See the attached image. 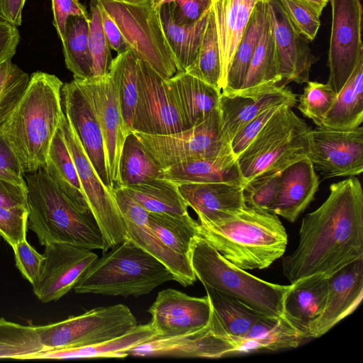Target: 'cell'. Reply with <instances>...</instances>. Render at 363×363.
Masks as SVG:
<instances>
[{
	"label": "cell",
	"mask_w": 363,
	"mask_h": 363,
	"mask_svg": "<svg viewBox=\"0 0 363 363\" xmlns=\"http://www.w3.org/2000/svg\"><path fill=\"white\" fill-rule=\"evenodd\" d=\"M363 259V191L354 177L333 183L322 205L302 220L296 248L282 259L291 284L313 275L330 277Z\"/></svg>",
	"instance_id": "1"
},
{
	"label": "cell",
	"mask_w": 363,
	"mask_h": 363,
	"mask_svg": "<svg viewBox=\"0 0 363 363\" xmlns=\"http://www.w3.org/2000/svg\"><path fill=\"white\" fill-rule=\"evenodd\" d=\"M62 82L55 74L37 71L30 76L21 99L0 127L26 174L43 167L52 139L64 114Z\"/></svg>",
	"instance_id": "2"
},
{
	"label": "cell",
	"mask_w": 363,
	"mask_h": 363,
	"mask_svg": "<svg viewBox=\"0 0 363 363\" xmlns=\"http://www.w3.org/2000/svg\"><path fill=\"white\" fill-rule=\"evenodd\" d=\"M197 221L199 235L240 269L267 268L286 251V231L273 213L245 205L218 220Z\"/></svg>",
	"instance_id": "3"
},
{
	"label": "cell",
	"mask_w": 363,
	"mask_h": 363,
	"mask_svg": "<svg viewBox=\"0 0 363 363\" xmlns=\"http://www.w3.org/2000/svg\"><path fill=\"white\" fill-rule=\"evenodd\" d=\"M28 189V228L41 245L62 242L105 252L101 231L90 208L66 196L43 168L25 175Z\"/></svg>",
	"instance_id": "4"
},
{
	"label": "cell",
	"mask_w": 363,
	"mask_h": 363,
	"mask_svg": "<svg viewBox=\"0 0 363 363\" xmlns=\"http://www.w3.org/2000/svg\"><path fill=\"white\" fill-rule=\"evenodd\" d=\"M172 280L174 277L162 262L127 238L98 257L73 289L77 294L137 297Z\"/></svg>",
	"instance_id": "5"
},
{
	"label": "cell",
	"mask_w": 363,
	"mask_h": 363,
	"mask_svg": "<svg viewBox=\"0 0 363 363\" xmlns=\"http://www.w3.org/2000/svg\"><path fill=\"white\" fill-rule=\"evenodd\" d=\"M189 257L203 286L229 295L262 315L284 316V299L291 284H273L252 275L224 258L199 235L192 242Z\"/></svg>",
	"instance_id": "6"
},
{
	"label": "cell",
	"mask_w": 363,
	"mask_h": 363,
	"mask_svg": "<svg viewBox=\"0 0 363 363\" xmlns=\"http://www.w3.org/2000/svg\"><path fill=\"white\" fill-rule=\"evenodd\" d=\"M283 104L238 157L244 184L268 172H281L307 157L310 130L306 122Z\"/></svg>",
	"instance_id": "7"
},
{
	"label": "cell",
	"mask_w": 363,
	"mask_h": 363,
	"mask_svg": "<svg viewBox=\"0 0 363 363\" xmlns=\"http://www.w3.org/2000/svg\"><path fill=\"white\" fill-rule=\"evenodd\" d=\"M118 26L126 47L163 79L177 72L153 0H97Z\"/></svg>",
	"instance_id": "8"
},
{
	"label": "cell",
	"mask_w": 363,
	"mask_h": 363,
	"mask_svg": "<svg viewBox=\"0 0 363 363\" xmlns=\"http://www.w3.org/2000/svg\"><path fill=\"white\" fill-rule=\"evenodd\" d=\"M138 325L124 304L98 307L60 322L36 326L42 344L48 349L79 347L121 336Z\"/></svg>",
	"instance_id": "9"
},
{
	"label": "cell",
	"mask_w": 363,
	"mask_h": 363,
	"mask_svg": "<svg viewBox=\"0 0 363 363\" xmlns=\"http://www.w3.org/2000/svg\"><path fill=\"white\" fill-rule=\"evenodd\" d=\"M133 132L161 169L188 160L232 152L230 143L223 133L219 106L201 123L176 133Z\"/></svg>",
	"instance_id": "10"
},
{
	"label": "cell",
	"mask_w": 363,
	"mask_h": 363,
	"mask_svg": "<svg viewBox=\"0 0 363 363\" xmlns=\"http://www.w3.org/2000/svg\"><path fill=\"white\" fill-rule=\"evenodd\" d=\"M60 125L85 198L101 231L106 252L128 238L124 220L113 191L101 182L65 114Z\"/></svg>",
	"instance_id": "11"
},
{
	"label": "cell",
	"mask_w": 363,
	"mask_h": 363,
	"mask_svg": "<svg viewBox=\"0 0 363 363\" xmlns=\"http://www.w3.org/2000/svg\"><path fill=\"white\" fill-rule=\"evenodd\" d=\"M329 1L332 7V26L327 83L337 94L363 57L362 6L361 0Z\"/></svg>",
	"instance_id": "12"
},
{
	"label": "cell",
	"mask_w": 363,
	"mask_h": 363,
	"mask_svg": "<svg viewBox=\"0 0 363 363\" xmlns=\"http://www.w3.org/2000/svg\"><path fill=\"white\" fill-rule=\"evenodd\" d=\"M308 155L324 179L354 177L363 172V128L309 130Z\"/></svg>",
	"instance_id": "13"
},
{
	"label": "cell",
	"mask_w": 363,
	"mask_h": 363,
	"mask_svg": "<svg viewBox=\"0 0 363 363\" xmlns=\"http://www.w3.org/2000/svg\"><path fill=\"white\" fill-rule=\"evenodd\" d=\"M164 80L149 65L138 59L137 100L132 131L169 135L186 129L167 92Z\"/></svg>",
	"instance_id": "14"
},
{
	"label": "cell",
	"mask_w": 363,
	"mask_h": 363,
	"mask_svg": "<svg viewBox=\"0 0 363 363\" xmlns=\"http://www.w3.org/2000/svg\"><path fill=\"white\" fill-rule=\"evenodd\" d=\"M39 274L32 284L43 303L56 301L74 289L99 257L91 250L62 242L45 245Z\"/></svg>",
	"instance_id": "15"
},
{
	"label": "cell",
	"mask_w": 363,
	"mask_h": 363,
	"mask_svg": "<svg viewBox=\"0 0 363 363\" xmlns=\"http://www.w3.org/2000/svg\"><path fill=\"white\" fill-rule=\"evenodd\" d=\"M77 80L96 116L104 138L108 172L114 187H118L121 154L129 132L125 125L115 86L108 73L104 77Z\"/></svg>",
	"instance_id": "16"
},
{
	"label": "cell",
	"mask_w": 363,
	"mask_h": 363,
	"mask_svg": "<svg viewBox=\"0 0 363 363\" xmlns=\"http://www.w3.org/2000/svg\"><path fill=\"white\" fill-rule=\"evenodd\" d=\"M113 194L124 220L128 238L162 262L184 286L192 285L196 277L188 257L166 247L148 225V213L121 187H114Z\"/></svg>",
	"instance_id": "17"
},
{
	"label": "cell",
	"mask_w": 363,
	"mask_h": 363,
	"mask_svg": "<svg viewBox=\"0 0 363 363\" xmlns=\"http://www.w3.org/2000/svg\"><path fill=\"white\" fill-rule=\"evenodd\" d=\"M157 337H171L207 326L212 307L208 296H191L174 289L160 291L148 309Z\"/></svg>",
	"instance_id": "18"
},
{
	"label": "cell",
	"mask_w": 363,
	"mask_h": 363,
	"mask_svg": "<svg viewBox=\"0 0 363 363\" xmlns=\"http://www.w3.org/2000/svg\"><path fill=\"white\" fill-rule=\"evenodd\" d=\"M62 107L74 130L87 157L103 184L113 191L114 185L109 176L103 135L93 107L77 79L63 84Z\"/></svg>",
	"instance_id": "19"
},
{
	"label": "cell",
	"mask_w": 363,
	"mask_h": 363,
	"mask_svg": "<svg viewBox=\"0 0 363 363\" xmlns=\"http://www.w3.org/2000/svg\"><path fill=\"white\" fill-rule=\"evenodd\" d=\"M135 357H174L216 359L229 357L225 333L218 331L212 319L197 330L171 337H155L128 351Z\"/></svg>",
	"instance_id": "20"
},
{
	"label": "cell",
	"mask_w": 363,
	"mask_h": 363,
	"mask_svg": "<svg viewBox=\"0 0 363 363\" xmlns=\"http://www.w3.org/2000/svg\"><path fill=\"white\" fill-rule=\"evenodd\" d=\"M268 4L281 79L279 85L308 82L311 67L318 60L311 52L308 40L296 30L278 0Z\"/></svg>",
	"instance_id": "21"
},
{
	"label": "cell",
	"mask_w": 363,
	"mask_h": 363,
	"mask_svg": "<svg viewBox=\"0 0 363 363\" xmlns=\"http://www.w3.org/2000/svg\"><path fill=\"white\" fill-rule=\"evenodd\" d=\"M363 296V259L345 266L328 278L325 308L312 324L309 338H317L352 313Z\"/></svg>",
	"instance_id": "22"
},
{
	"label": "cell",
	"mask_w": 363,
	"mask_h": 363,
	"mask_svg": "<svg viewBox=\"0 0 363 363\" xmlns=\"http://www.w3.org/2000/svg\"><path fill=\"white\" fill-rule=\"evenodd\" d=\"M164 84L186 129L205 120L219 106L221 89L185 71H178Z\"/></svg>",
	"instance_id": "23"
},
{
	"label": "cell",
	"mask_w": 363,
	"mask_h": 363,
	"mask_svg": "<svg viewBox=\"0 0 363 363\" xmlns=\"http://www.w3.org/2000/svg\"><path fill=\"white\" fill-rule=\"evenodd\" d=\"M296 102V95L282 85L256 95L221 92L219 110L223 133L230 143L233 137L247 123L265 109L279 104H289L293 107Z\"/></svg>",
	"instance_id": "24"
},
{
	"label": "cell",
	"mask_w": 363,
	"mask_h": 363,
	"mask_svg": "<svg viewBox=\"0 0 363 363\" xmlns=\"http://www.w3.org/2000/svg\"><path fill=\"white\" fill-rule=\"evenodd\" d=\"M319 179L307 157L281 172L280 188L270 212L295 222L313 200Z\"/></svg>",
	"instance_id": "25"
},
{
	"label": "cell",
	"mask_w": 363,
	"mask_h": 363,
	"mask_svg": "<svg viewBox=\"0 0 363 363\" xmlns=\"http://www.w3.org/2000/svg\"><path fill=\"white\" fill-rule=\"evenodd\" d=\"M188 207L198 220L216 221L241 209L246 204L243 185L228 183H187L178 184Z\"/></svg>",
	"instance_id": "26"
},
{
	"label": "cell",
	"mask_w": 363,
	"mask_h": 363,
	"mask_svg": "<svg viewBox=\"0 0 363 363\" xmlns=\"http://www.w3.org/2000/svg\"><path fill=\"white\" fill-rule=\"evenodd\" d=\"M328 278L313 275L291 284L283 303V315L306 339L312 324L323 313L327 300Z\"/></svg>",
	"instance_id": "27"
},
{
	"label": "cell",
	"mask_w": 363,
	"mask_h": 363,
	"mask_svg": "<svg viewBox=\"0 0 363 363\" xmlns=\"http://www.w3.org/2000/svg\"><path fill=\"white\" fill-rule=\"evenodd\" d=\"M258 1H212L220 55L221 90L238 44Z\"/></svg>",
	"instance_id": "28"
},
{
	"label": "cell",
	"mask_w": 363,
	"mask_h": 363,
	"mask_svg": "<svg viewBox=\"0 0 363 363\" xmlns=\"http://www.w3.org/2000/svg\"><path fill=\"white\" fill-rule=\"evenodd\" d=\"M161 178L177 184L228 183L243 185L238 157L233 152L218 156L181 162L162 169Z\"/></svg>",
	"instance_id": "29"
},
{
	"label": "cell",
	"mask_w": 363,
	"mask_h": 363,
	"mask_svg": "<svg viewBox=\"0 0 363 363\" xmlns=\"http://www.w3.org/2000/svg\"><path fill=\"white\" fill-rule=\"evenodd\" d=\"M281 79L269 9L242 88L236 93L256 95L278 86Z\"/></svg>",
	"instance_id": "30"
},
{
	"label": "cell",
	"mask_w": 363,
	"mask_h": 363,
	"mask_svg": "<svg viewBox=\"0 0 363 363\" xmlns=\"http://www.w3.org/2000/svg\"><path fill=\"white\" fill-rule=\"evenodd\" d=\"M159 13L167 43L178 71H185L196 60L212 6L196 22L179 24L174 21L170 3L159 6Z\"/></svg>",
	"instance_id": "31"
},
{
	"label": "cell",
	"mask_w": 363,
	"mask_h": 363,
	"mask_svg": "<svg viewBox=\"0 0 363 363\" xmlns=\"http://www.w3.org/2000/svg\"><path fill=\"white\" fill-rule=\"evenodd\" d=\"M157 337L151 323L137 325L128 333L93 345L45 351L33 359L124 358L128 351Z\"/></svg>",
	"instance_id": "32"
},
{
	"label": "cell",
	"mask_w": 363,
	"mask_h": 363,
	"mask_svg": "<svg viewBox=\"0 0 363 363\" xmlns=\"http://www.w3.org/2000/svg\"><path fill=\"white\" fill-rule=\"evenodd\" d=\"M303 340L304 336L284 316H262L240 337V353L295 348Z\"/></svg>",
	"instance_id": "33"
},
{
	"label": "cell",
	"mask_w": 363,
	"mask_h": 363,
	"mask_svg": "<svg viewBox=\"0 0 363 363\" xmlns=\"http://www.w3.org/2000/svg\"><path fill=\"white\" fill-rule=\"evenodd\" d=\"M268 11L267 2H257L231 60L222 93L234 94L242 88Z\"/></svg>",
	"instance_id": "34"
},
{
	"label": "cell",
	"mask_w": 363,
	"mask_h": 363,
	"mask_svg": "<svg viewBox=\"0 0 363 363\" xmlns=\"http://www.w3.org/2000/svg\"><path fill=\"white\" fill-rule=\"evenodd\" d=\"M363 121V57L337 94L320 127L347 130L360 126Z\"/></svg>",
	"instance_id": "35"
},
{
	"label": "cell",
	"mask_w": 363,
	"mask_h": 363,
	"mask_svg": "<svg viewBox=\"0 0 363 363\" xmlns=\"http://www.w3.org/2000/svg\"><path fill=\"white\" fill-rule=\"evenodd\" d=\"M41 168L66 196L78 204L89 208L60 124L50 143L46 162Z\"/></svg>",
	"instance_id": "36"
},
{
	"label": "cell",
	"mask_w": 363,
	"mask_h": 363,
	"mask_svg": "<svg viewBox=\"0 0 363 363\" xmlns=\"http://www.w3.org/2000/svg\"><path fill=\"white\" fill-rule=\"evenodd\" d=\"M121 188L150 213L171 215L188 213V206L178 184L169 179L159 177Z\"/></svg>",
	"instance_id": "37"
},
{
	"label": "cell",
	"mask_w": 363,
	"mask_h": 363,
	"mask_svg": "<svg viewBox=\"0 0 363 363\" xmlns=\"http://www.w3.org/2000/svg\"><path fill=\"white\" fill-rule=\"evenodd\" d=\"M148 225L166 247L189 258L192 242L199 235V225L189 213L171 215L149 212Z\"/></svg>",
	"instance_id": "38"
},
{
	"label": "cell",
	"mask_w": 363,
	"mask_h": 363,
	"mask_svg": "<svg viewBox=\"0 0 363 363\" xmlns=\"http://www.w3.org/2000/svg\"><path fill=\"white\" fill-rule=\"evenodd\" d=\"M89 20L82 16H70L62 41L65 66L74 79L84 80L91 77L92 59L88 43Z\"/></svg>",
	"instance_id": "39"
},
{
	"label": "cell",
	"mask_w": 363,
	"mask_h": 363,
	"mask_svg": "<svg viewBox=\"0 0 363 363\" xmlns=\"http://www.w3.org/2000/svg\"><path fill=\"white\" fill-rule=\"evenodd\" d=\"M213 312L224 333L242 337L262 315L238 299L208 286H204Z\"/></svg>",
	"instance_id": "40"
},
{
	"label": "cell",
	"mask_w": 363,
	"mask_h": 363,
	"mask_svg": "<svg viewBox=\"0 0 363 363\" xmlns=\"http://www.w3.org/2000/svg\"><path fill=\"white\" fill-rule=\"evenodd\" d=\"M108 74L115 86L125 125L130 133L137 100L138 58L130 50L118 54L111 61Z\"/></svg>",
	"instance_id": "41"
},
{
	"label": "cell",
	"mask_w": 363,
	"mask_h": 363,
	"mask_svg": "<svg viewBox=\"0 0 363 363\" xmlns=\"http://www.w3.org/2000/svg\"><path fill=\"white\" fill-rule=\"evenodd\" d=\"M161 168L154 162L135 133L125 138L119 161L120 185L124 187L161 177Z\"/></svg>",
	"instance_id": "42"
},
{
	"label": "cell",
	"mask_w": 363,
	"mask_h": 363,
	"mask_svg": "<svg viewBox=\"0 0 363 363\" xmlns=\"http://www.w3.org/2000/svg\"><path fill=\"white\" fill-rule=\"evenodd\" d=\"M47 350L40 340L36 326L0 318V359H33Z\"/></svg>",
	"instance_id": "43"
},
{
	"label": "cell",
	"mask_w": 363,
	"mask_h": 363,
	"mask_svg": "<svg viewBox=\"0 0 363 363\" xmlns=\"http://www.w3.org/2000/svg\"><path fill=\"white\" fill-rule=\"evenodd\" d=\"M185 72L221 89L220 55L213 7L196 58Z\"/></svg>",
	"instance_id": "44"
},
{
	"label": "cell",
	"mask_w": 363,
	"mask_h": 363,
	"mask_svg": "<svg viewBox=\"0 0 363 363\" xmlns=\"http://www.w3.org/2000/svg\"><path fill=\"white\" fill-rule=\"evenodd\" d=\"M88 22V43L92 59L91 77H100L108 73L112 61L111 48L104 33L97 0H90Z\"/></svg>",
	"instance_id": "45"
},
{
	"label": "cell",
	"mask_w": 363,
	"mask_h": 363,
	"mask_svg": "<svg viewBox=\"0 0 363 363\" xmlns=\"http://www.w3.org/2000/svg\"><path fill=\"white\" fill-rule=\"evenodd\" d=\"M30 76L11 61L0 65V125L23 96Z\"/></svg>",
	"instance_id": "46"
},
{
	"label": "cell",
	"mask_w": 363,
	"mask_h": 363,
	"mask_svg": "<svg viewBox=\"0 0 363 363\" xmlns=\"http://www.w3.org/2000/svg\"><path fill=\"white\" fill-rule=\"evenodd\" d=\"M336 96L337 94L328 83L308 81L299 97L298 108L304 116L320 127Z\"/></svg>",
	"instance_id": "47"
},
{
	"label": "cell",
	"mask_w": 363,
	"mask_h": 363,
	"mask_svg": "<svg viewBox=\"0 0 363 363\" xmlns=\"http://www.w3.org/2000/svg\"><path fill=\"white\" fill-rule=\"evenodd\" d=\"M281 172H264L243 184L246 205L270 212L280 188Z\"/></svg>",
	"instance_id": "48"
},
{
	"label": "cell",
	"mask_w": 363,
	"mask_h": 363,
	"mask_svg": "<svg viewBox=\"0 0 363 363\" xmlns=\"http://www.w3.org/2000/svg\"><path fill=\"white\" fill-rule=\"evenodd\" d=\"M278 1L296 30L308 41L314 40L320 25V16L297 0Z\"/></svg>",
	"instance_id": "49"
},
{
	"label": "cell",
	"mask_w": 363,
	"mask_h": 363,
	"mask_svg": "<svg viewBox=\"0 0 363 363\" xmlns=\"http://www.w3.org/2000/svg\"><path fill=\"white\" fill-rule=\"evenodd\" d=\"M28 210L0 206V235L13 248L26 239Z\"/></svg>",
	"instance_id": "50"
},
{
	"label": "cell",
	"mask_w": 363,
	"mask_h": 363,
	"mask_svg": "<svg viewBox=\"0 0 363 363\" xmlns=\"http://www.w3.org/2000/svg\"><path fill=\"white\" fill-rule=\"evenodd\" d=\"M283 104L269 107L247 123L230 142L233 153L238 157L250 144L264 125Z\"/></svg>",
	"instance_id": "51"
},
{
	"label": "cell",
	"mask_w": 363,
	"mask_h": 363,
	"mask_svg": "<svg viewBox=\"0 0 363 363\" xmlns=\"http://www.w3.org/2000/svg\"><path fill=\"white\" fill-rule=\"evenodd\" d=\"M157 8L170 3L174 21L191 24L198 21L212 6V0H153Z\"/></svg>",
	"instance_id": "52"
},
{
	"label": "cell",
	"mask_w": 363,
	"mask_h": 363,
	"mask_svg": "<svg viewBox=\"0 0 363 363\" xmlns=\"http://www.w3.org/2000/svg\"><path fill=\"white\" fill-rule=\"evenodd\" d=\"M21 162L0 127V178L27 186Z\"/></svg>",
	"instance_id": "53"
},
{
	"label": "cell",
	"mask_w": 363,
	"mask_h": 363,
	"mask_svg": "<svg viewBox=\"0 0 363 363\" xmlns=\"http://www.w3.org/2000/svg\"><path fill=\"white\" fill-rule=\"evenodd\" d=\"M13 250L17 268L23 277L33 284L39 274L43 255L38 253L26 239L16 244Z\"/></svg>",
	"instance_id": "54"
},
{
	"label": "cell",
	"mask_w": 363,
	"mask_h": 363,
	"mask_svg": "<svg viewBox=\"0 0 363 363\" xmlns=\"http://www.w3.org/2000/svg\"><path fill=\"white\" fill-rule=\"evenodd\" d=\"M53 25L61 40H64L66 25L70 16H82L89 19L86 7L79 0H51Z\"/></svg>",
	"instance_id": "55"
},
{
	"label": "cell",
	"mask_w": 363,
	"mask_h": 363,
	"mask_svg": "<svg viewBox=\"0 0 363 363\" xmlns=\"http://www.w3.org/2000/svg\"><path fill=\"white\" fill-rule=\"evenodd\" d=\"M0 206L28 210L27 186L0 178Z\"/></svg>",
	"instance_id": "56"
},
{
	"label": "cell",
	"mask_w": 363,
	"mask_h": 363,
	"mask_svg": "<svg viewBox=\"0 0 363 363\" xmlns=\"http://www.w3.org/2000/svg\"><path fill=\"white\" fill-rule=\"evenodd\" d=\"M20 42L18 27L0 18V65L11 61Z\"/></svg>",
	"instance_id": "57"
},
{
	"label": "cell",
	"mask_w": 363,
	"mask_h": 363,
	"mask_svg": "<svg viewBox=\"0 0 363 363\" xmlns=\"http://www.w3.org/2000/svg\"><path fill=\"white\" fill-rule=\"evenodd\" d=\"M98 6L101 13L103 29L111 49L117 52L118 54L128 50L115 22L99 4Z\"/></svg>",
	"instance_id": "58"
},
{
	"label": "cell",
	"mask_w": 363,
	"mask_h": 363,
	"mask_svg": "<svg viewBox=\"0 0 363 363\" xmlns=\"http://www.w3.org/2000/svg\"><path fill=\"white\" fill-rule=\"evenodd\" d=\"M26 0H0V16L18 27L22 23L23 9Z\"/></svg>",
	"instance_id": "59"
},
{
	"label": "cell",
	"mask_w": 363,
	"mask_h": 363,
	"mask_svg": "<svg viewBox=\"0 0 363 363\" xmlns=\"http://www.w3.org/2000/svg\"><path fill=\"white\" fill-rule=\"evenodd\" d=\"M313 9L320 16L329 0H297Z\"/></svg>",
	"instance_id": "60"
},
{
	"label": "cell",
	"mask_w": 363,
	"mask_h": 363,
	"mask_svg": "<svg viewBox=\"0 0 363 363\" xmlns=\"http://www.w3.org/2000/svg\"><path fill=\"white\" fill-rule=\"evenodd\" d=\"M259 1H264V2H270L272 0H259Z\"/></svg>",
	"instance_id": "61"
},
{
	"label": "cell",
	"mask_w": 363,
	"mask_h": 363,
	"mask_svg": "<svg viewBox=\"0 0 363 363\" xmlns=\"http://www.w3.org/2000/svg\"><path fill=\"white\" fill-rule=\"evenodd\" d=\"M0 18H1V16H0Z\"/></svg>",
	"instance_id": "62"
},
{
	"label": "cell",
	"mask_w": 363,
	"mask_h": 363,
	"mask_svg": "<svg viewBox=\"0 0 363 363\" xmlns=\"http://www.w3.org/2000/svg\"><path fill=\"white\" fill-rule=\"evenodd\" d=\"M212 1H213V0H212Z\"/></svg>",
	"instance_id": "63"
}]
</instances>
